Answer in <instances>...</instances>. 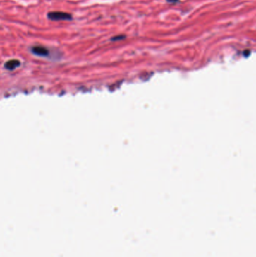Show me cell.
<instances>
[{
	"instance_id": "6da1fadb",
	"label": "cell",
	"mask_w": 256,
	"mask_h": 257,
	"mask_svg": "<svg viewBox=\"0 0 256 257\" xmlns=\"http://www.w3.org/2000/svg\"><path fill=\"white\" fill-rule=\"evenodd\" d=\"M47 18L50 21H72L73 17L68 13L62 11H51L47 14Z\"/></svg>"
},
{
	"instance_id": "7a4b0ae2",
	"label": "cell",
	"mask_w": 256,
	"mask_h": 257,
	"mask_svg": "<svg viewBox=\"0 0 256 257\" xmlns=\"http://www.w3.org/2000/svg\"><path fill=\"white\" fill-rule=\"evenodd\" d=\"M31 52L34 55L40 57H47L50 55V50L45 47L34 46L30 49Z\"/></svg>"
},
{
	"instance_id": "3957f363",
	"label": "cell",
	"mask_w": 256,
	"mask_h": 257,
	"mask_svg": "<svg viewBox=\"0 0 256 257\" xmlns=\"http://www.w3.org/2000/svg\"><path fill=\"white\" fill-rule=\"evenodd\" d=\"M20 65V62L18 59H11L5 63V68L8 70H14Z\"/></svg>"
},
{
	"instance_id": "277c9868",
	"label": "cell",
	"mask_w": 256,
	"mask_h": 257,
	"mask_svg": "<svg viewBox=\"0 0 256 257\" xmlns=\"http://www.w3.org/2000/svg\"><path fill=\"white\" fill-rule=\"evenodd\" d=\"M126 38L125 35H116V36L113 37V38H111V41H114V42H116V41H119V40H123Z\"/></svg>"
},
{
	"instance_id": "5b68a950",
	"label": "cell",
	"mask_w": 256,
	"mask_h": 257,
	"mask_svg": "<svg viewBox=\"0 0 256 257\" xmlns=\"http://www.w3.org/2000/svg\"><path fill=\"white\" fill-rule=\"evenodd\" d=\"M166 1L168 3H176V2H179L180 0H166Z\"/></svg>"
}]
</instances>
